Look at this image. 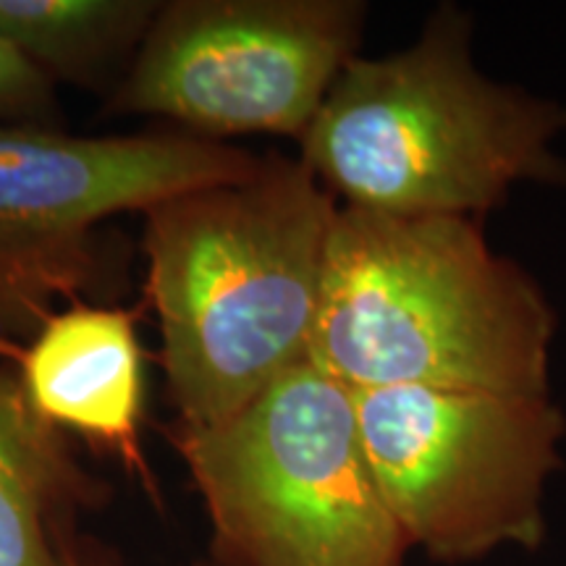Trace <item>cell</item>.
Returning <instances> with one entry per match:
<instances>
[{
    "label": "cell",
    "instance_id": "1",
    "mask_svg": "<svg viewBox=\"0 0 566 566\" xmlns=\"http://www.w3.org/2000/svg\"><path fill=\"white\" fill-rule=\"evenodd\" d=\"M336 197L296 158L145 210L147 296L179 424L208 428L310 359Z\"/></svg>",
    "mask_w": 566,
    "mask_h": 566
},
{
    "label": "cell",
    "instance_id": "7",
    "mask_svg": "<svg viewBox=\"0 0 566 566\" xmlns=\"http://www.w3.org/2000/svg\"><path fill=\"white\" fill-rule=\"evenodd\" d=\"M365 19L357 0L163 3L111 108L171 118L216 142L233 134L302 139L357 59Z\"/></svg>",
    "mask_w": 566,
    "mask_h": 566
},
{
    "label": "cell",
    "instance_id": "3",
    "mask_svg": "<svg viewBox=\"0 0 566 566\" xmlns=\"http://www.w3.org/2000/svg\"><path fill=\"white\" fill-rule=\"evenodd\" d=\"M564 129L562 103L480 74L470 13L443 3L405 51L346 63L300 160L349 208L475 221L516 184L564 187Z\"/></svg>",
    "mask_w": 566,
    "mask_h": 566
},
{
    "label": "cell",
    "instance_id": "6",
    "mask_svg": "<svg viewBox=\"0 0 566 566\" xmlns=\"http://www.w3.org/2000/svg\"><path fill=\"white\" fill-rule=\"evenodd\" d=\"M263 158L197 137H74L0 126V352L32 338L55 302L103 283L97 226L166 197L252 176Z\"/></svg>",
    "mask_w": 566,
    "mask_h": 566
},
{
    "label": "cell",
    "instance_id": "2",
    "mask_svg": "<svg viewBox=\"0 0 566 566\" xmlns=\"http://www.w3.org/2000/svg\"><path fill=\"white\" fill-rule=\"evenodd\" d=\"M554 334L546 294L472 218L338 208L310 363L349 391L548 396Z\"/></svg>",
    "mask_w": 566,
    "mask_h": 566
},
{
    "label": "cell",
    "instance_id": "11",
    "mask_svg": "<svg viewBox=\"0 0 566 566\" xmlns=\"http://www.w3.org/2000/svg\"><path fill=\"white\" fill-rule=\"evenodd\" d=\"M55 116V84L0 40V126L53 129Z\"/></svg>",
    "mask_w": 566,
    "mask_h": 566
},
{
    "label": "cell",
    "instance_id": "12",
    "mask_svg": "<svg viewBox=\"0 0 566 566\" xmlns=\"http://www.w3.org/2000/svg\"><path fill=\"white\" fill-rule=\"evenodd\" d=\"M61 566H84L80 562V556H76V548L71 546L69 541L63 543V548H61Z\"/></svg>",
    "mask_w": 566,
    "mask_h": 566
},
{
    "label": "cell",
    "instance_id": "9",
    "mask_svg": "<svg viewBox=\"0 0 566 566\" xmlns=\"http://www.w3.org/2000/svg\"><path fill=\"white\" fill-rule=\"evenodd\" d=\"M97 499L59 428L0 373V566H61V516Z\"/></svg>",
    "mask_w": 566,
    "mask_h": 566
},
{
    "label": "cell",
    "instance_id": "13",
    "mask_svg": "<svg viewBox=\"0 0 566 566\" xmlns=\"http://www.w3.org/2000/svg\"><path fill=\"white\" fill-rule=\"evenodd\" d=\"M202 566H221V564H216V562H210V564H202Z\"/></svg>",
    "mask_w": 566,
    "mask_h": 566
},
{
    "label": "cell",
    "instance_id": "5",
    "mask_svg": "<svg viewBox=\"0 0 566 566\" xmlns=\"http://www.w3.org/2000/svg\"><path fill=\"white\" fill-rule=\"evenodd\" d=\"M370 467L396 525L438 564L546 543V491L564 467L551 396L373 388L354 394Z\"/></svg>",
    "mask_w": 566,
    "mask_h": 566
},
{
    "label": "cell",
    "instance_id": "10",
    "mask_svg": "<svg viewBox=\"0 0 566 566\" xmlns=\"http://www.w3.org/2000/svg\"><path fill=\"white\" fill-rule=\"evenodd\" d=\"M155 0H0V40L53 84H92L137 55Z\"/></svg>",
    "mask_w": 566,
    "mask_h": 566
},
{
    "label": "cell",
    "instance_id": "4",
    "mask_svg": "<svg viewBox=\"0 0 566 566\" xmlns=\"http://www.w3.org/2000/svg\"><path fill=\"white\" fill-rule=\"evenodd\" d=\"M171 441L208 509L216 564H407L354 391L310 359L223 422L176 424Z\"/></svg>",
    "mask_w": 566,
    "mask_h": 566
},
{
    "label": "cell",
    "instance_id": "8",
    "mask_svg": "<svg viewBox=\"0 0 566 566\" xmlns=\"http://www.w3.org/2000/svg\"><path fill=\"white\" fill-rule=\"evenodd\" d=\"M0 357L21 365L19 384L48 422L145 467V363L134 313L76 302L48 317L27 349L6 346Z\"/></svg>",
    "mask_w": 566,
    "mask_h": 566
}]
</instances>
